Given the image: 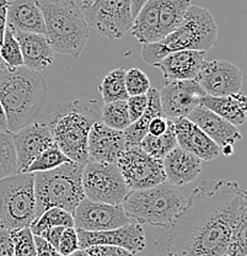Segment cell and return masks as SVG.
Instances as JSON below:
<instances>
[{
  "label": "cell",
  "mask_w": 247,
  "mask_h": 256,
  "mask_svg": "<svg viewBox=\"0 0 247 256\" xmlns=\"http://www.w3.org/2000/svg\"><path fill=\"white\" fill-rule=\"evenodd\" d=\"M243 226H247L246 191L235 181L206 180L154 242L158 256H222Z\"/></svg>",
  "instance_id": "1"
},
{
  "label": "cell",
  "mask_w": 247,
  "mask_h": 256,
  "mask_svg": "<svg viewBox=\"0 0 247 256\" xmlns=\"http://www.w3.org/2000/svg\"><path fill=\"white\" fill-rule=\"evenodd\" d=\"M74 228L85 232H103L119 228L133 220L122 204H101L84 198L73 213Z\"/></svg>",
  "instance_id": "12"
},
{
  "label": "cell",
  "mask_w": 247,
  "mask_h": 256,
  "mask_svg": "<svg viewBox=\"0 0 247 256\" xmlns=\"http://www.w3.org/2000/svg\"><path fill=\"white\" fill-rule=\"evenodd\" d=\"M163 166L166 182L179 188L197 180L202 172V160L176 146L163 159Z\"/></svg>",
  "instance_id": "21"
},
{
  "label": "cell",
  "mask_w": 247,
  "mask_h": 256,
  "mask_svg": "<svg viewBox=\"0 0 247 256\" xmlns=\"http://www.w3.org/2000/svg\"><path fill=\"white\" fill-rule=\"evenodd\" d=\"M22 56L23 66L34 72L47 69L53 63L54 52L44 34L14 32Z\"/></svg>",
  "instance_id": "23"
},
{
  "label": "cell",
  "mask_w": 247,
  "mask_h": 256,
  "mask_svg": "<svg viewBox=\"0 0 247 256\" xmlns=\"http://www.w3.org/2000/svg\"><path fill=\"white\" fill-rule=\"evenodd\" d=\"M81 2H86V0H81Z\"/></svg>",
  "instance_id": "48"
},
{
  "label": "cell",
  "mask_w": 247,
  "mask_h": 256,
  "mask_svg": "<svg viewBox=\"0 0 247 256\" xmlns=\"http://www.w3.org/2000/svg\"><path fill=\"white\" fill-rule=\"evenodd\" d=\"M127 106H128V114L131 122L137 121L143 114H144L145 108L148 106V96L144 95H137V96H129L127 98Z\"/></svg>",
  "instance_id": "36"
},
{
  "label": "cell",
  "mask_w": 247,
  "mask_h": 256,
  "mask_svg": "<svg viewBox=\"0 0 247 256\" xmlns=\"http://www.w3.org/2000/svg\"><path fill=\"white\" fill-rule=\"evenodd\" d=\"M222 256H229V255H227V254H224V255H222Z\"/></svg>",
  "instance_id": "47"
},
{
  "label": "cell",
  "mask_w": 247,
  "mask_h": 256,
  "mask_svg": "<svg viewBox=\"0 0 247 256\" xmlns=\"http://www.w3.org/2000/svg\"><path fill=\"white\" fill-rule=\"evenodd\" d=\"M101 108L96 100L66 101L49 116L47 126L54 144L71 162H87V138L92 124L101 121Z\"/></svg>",
  "instance_id": "3"
},
{
  "label": "cell",
  "mask_w": 247,
  "mask_h": 256,
  "mask_svg": "<svg viewBox=\"0 0 247 256\" xmlns=\"http://www.w3.org/2000/svg\"><path fill=\"white\" fill-rule=\"evenodd\" d=\"M0 57H1L5 66H9V68H17V66H23L18 42L14 32L9 28H6V30H5L4 37H2V41L0 44Z\"/></svg>",
  "instance_id": "32"
},
{
  "label": "cell",
  "mask_w": 247,
  "mask_h": 256,
  "mask_svg": "<svg viewBox=\"0 0 247 256\" xmlns=\"http://www.w3.org/2000/svg\"><path fill=\"white\" fill-rule=\"evenodd\" d=\"M47 98L48 84L39 72L23 66L0 70V104L10 134L36 121Z\"/></svg>",
  "instance_id": "2"
},
{
  "label": "cell",
  "mask_w": 247,
  "mask_h": 256,
  "mask_svg": "<svg viewBox=\"0 0 247 256\" xmlns=\"http://www.w3.org/2000/svg\"><path fill=\"white\" fill-rule=\"evenodd\" d=\"M53 226H74L73 214L62 208H48L31 223L30 230L33 236H39L42 232Z\"/></svg>",
  "instance_id": "28"
},
{
  "label": "cell",
  "mask_w": 247,
  "mask_h": 256,
  "mask_svg": "<svg viewBox=\"0 0 247 256\" xmlns=\"http://www.w3.org/2000/svg\"><path fill=\"white\" fill-rule=\"evenodd\" d=\"M126 148L123 130H112L101 121L92 124L87 138V162H116Z\"/></svg>",
  "instance_id": "17"
},
{
  "label": "cell",
  "mask_w": 247,
  "mask_h": 256,
  "mask_svg": "<svg viewBox=\"0 0 247 256\" xmlns=\"http://www.w3.org/2000/svg\"><path fill=\"white\" fill-rule=\"evenodd\" d=\"M204 57H206L204 50H177L165 56L159 62L154 64V66L160 69L165 82L190 80L197 76L199 69L204 62Z\"/></svg>",
  "instance_id": "20"
},
{
  "label": "cell",
  "mask_w": 247,
  "mask_h": 256,
  "mask_svg": "<svg viewBox=\"0 0 247 256\" xmlns=\"http://www.w3.org/2000/svg\"><path fill=\"white\" fill-rule=\"evenodd\" d=\"M85 198L107 204H123L131 191L124 182L116 162H87L82 168Z\"/></svg>",
  "instance_id": "9"
},
{
  "label": "cell",
  "mask_w": 247,
  "mask_h": 256,
  "mask_svg": "<svg viewBox=\"0 0 247 256\" xmlns=\"http://www.w3.org/2000/svg\"><path fill=\"white\" fill-rule=\"evenodd\" d=\"M78 232L79 249H86L94 245H111L123 248L128 252L137 254L147 246L145 233L142 224L132 222L119 228L103 232Z\"/></svg>",
  "instance_id": "15"
},
{
  "label": "cell",
  "mask_w": 247,
  "mask_h": 256,
  "mask_svg": "<svg viewBox=\"0 0 247 256\" xmlns=\"http://www.w3.org/2000/svg\"><path fill=\"white\" fill-rule=\"evenodd\" d=\"M34 178L16 172L0 178V226L11 232L30 226L34 220Z\"/></svg>",
  "instance_id": "8"
},
{
  "label": "cell",
  "mask_w": 247,
  "mask_h": 256,
  "mask_svg": "<svg viewBox=\"0 0 247 256\" xmlns=\"http://www.w3.org/2000/svg\"><path fill=\"white\" fill-rule=\"evenodd\" d=\"M0 132H7L6 118H5V114L1 108V104H0Z\"/></svg>",
  "instance_id": "44"
},
{
  "label": "cell",
  "mask_w": 247,
  "mask_h": 256,
  "mask_svg": "<svg viewBox=\"0 0 247 256\" xmlns=\"http://www.w3.org/2000/svg\"><path fill=\"white\" fill-rule=\"evenodd\" d=\"M139 146L145 153H148L149 156L163 160L172 149H175L177 146L176 136H175V130L171 120H170L169 127H167L166 132L164 134L158 136V137L147 134L140 140Z\"/></svg>",
  "instance_id": "26"
},
{
  "label": "cell",
  "mask_w": 247,
  "mask_h": 256,
  "mask_svg": "<svg viewBox=\"0 0 247 256\" xmlns=\"http://www.w3.org/2000/svg\"><path fill=\"white\" fill-rule=\"evenodd\" d=\"M65 226H53V228H48L46 230L42 232L38 236L43 238L46 242H48L52 246H54L58 250V245H59L60 236H62L63 230Z\"/></svg>",
  "instance_id": "40"
},
{
  "label": "cell",
  "mask_w": 247,
  "mask_h": 256,
  "mask_svg": "<svg viewBox=\"0 0 247 256\" xmlns=\"http://www.w3.org/2000/svg\"><path fill=\"white\" fill-rule=\"evenodd\" d=\"M129 190H143L166 181L163 160L145 153L139 146H127L116 162Z\"/></svg>",
  "instance_id": "11"
},
{
  "label": "cell",
  "mask_w": 247,
  "mask_h": 256,
  "mask_svg": "<svg viewBox=\"0 0 247 256\" xmlns=\"http://www.w3.org/2000/svg\"><path fill=\"white\" fill-rule=\"evenodd\" d=\"M170 120L166 118L165 116H158L155 118H153L149 124L148 127V134L154 136V137H158V136L164 134L166 132L167 127H169Z\"/></svg>",
  "instance_id": "38"
},
{
  "label": "cell",
  "mask_w": 247,
  "mask_h": 256,
  "mask_svg": "<svg viewBox=\"0 0 247 256\" xmlns=\"http://www.w3.org/2000/svg\"><path fill=\"white\" fill-rule=\"evenodd\" d=\"M34 236V245H36V256H62L54 246L46 242L38 236Z\"/></svg>",
  "instance_id": "39"
},
{
  "label": "cell",
  "mask_w": 247,
  "mask_h": 256,
  "mask_svg": "<svg viewBox=\"0 0 247 256\" xmlns=\"http://www.w3.org/2000/svg\"><path fill=\"white\" fill-rule=\"evenodd\" d=\"M6 24L12 32L46 34L43 15L37 0H9Z\"/></svg>",
  "instance_id": "22"
},
{
  "label": "cell",
  "mask_w": 247,
  "mask_h": 256,
  "mask_svg": "<svg viewBox=\"0 0 247 256\" xmlns=\"http://www.w3.org/2000/svg\"><path fill=\"white\" fill-rule=\"evenodd\" d=\"M187 118L197 124L219 148L225 146H234L238 140H243V136L239 132L238 127L202 105L193 108L188 114Z\"/></svg>",
  "instance_id": "19"
},
{
  "label": "cell",
  "mask_w": 247,
  "mask_h": 256,
  "mask_svg": "<svg viewBox=\"0 0 247 256\" xmlns=\"http://www.w3.org/2000/svg\"><path fill=\"white\" fill-rule=\"evenodd\" d=\"M159 95L164 116L172 120L187 117L193 108L201 105V100L206 96V92L196 79H190L166 82Z\"/></svg>",
  "instance_id": "14"
},
{
  "label": "cell",
  "mask_w": 247,
  "mask_h": 256,
  "mask_svg": "<svg viewBox=\"0 0 247 256\" xmlns=\"http://www.w3.org/2000/svg\"><path fill=\"white\" fill-rule=\"evenodd\" d=\"M101 122L116 130H124L132 124L126 100L107 102L101 108Z\"/></svg>",
  "instance_id": "29"
},
{
  "label": "cell",
  "mask_w": 247,
  "mask_h": 256,
  "mask_svg": "<svg viewBox=\"0 0 247 256\" xmlns=\"http://www.w3.org/2000/svg\"><path fill=\"white\" fill-rule=\"evenodd\" d=\"M69 162H71V160L66 158L64 154L62 153V150H60L55 144H53L49 148H47L46 150L42 152V153L28 165V168L23 172H31V174H33V172H48V170L55 169V168L60 166V165Z\"/></svg>",
  "instance_id": "30"
},
{
  "label": "cell",
  "mask_w": 247,
  "mask_h": 256,
  "mask_svg": "<svg viewBox=\"0 0 247 256\" xmlns=\"http://www.w3.org/2000/svg\"><path fill=\"white\" fill-rule=\"evenodd\" d=\"M81 10L89 28L108 40H119L132 28L131 0H86Z\"/></svg>",
  "instance_id": "10"
},
{
  "label": "cell",
  "mask_w": 247,
  "mask_h": 256,
  "mask_svg": "<svg viewBox=\"0 0 247 256\" xmlns=\"http://www.w3.org/2000/svg\"><path fill=\"white\" fill-rule=\"evenodd\" d=\"M53 52L80 57L90 36V28L75 0H37Z\"/></svg>",
  "instance_id": "4"
},
{
  "label": "cell",
  "mask_w": 247,
  "mask_h": 256,
  "mask_svg": "<svg viewBox=\"0 0 247 256\" xmlns=\"http://www.w3.org/2000/svg\"><path fill=\"white\" fill-rule=\"evenodd\" d=\"M79 249V239L78 232L74 226H65L60 236L59 245H58V252L62 256H66L75 250Z\"/></svg>",
  "instance_id": "35"
},
{
  "label": "cell",
  "mask_w": 247,
  "mask_h": 256,
  "mask_svg": "<svg viewBox=\"0 0 247 256\" xmlns=\"http://www.w3.org/2000/svg\"><path fill=\"white\" fill-rule=\"evenodd\" d=\"M0 229H1V226H0Z\"/></svg>",
  "instance_id": "49"
},
{
  "label": "cell",
  "mask_w": 247,
  "mask_h": 256,
  "mask_svg": "<svg viewBox=\"0 0 247 256\" xmlns=\"http://www.w3.org/2000/svg\"><path fill=\"white\" fill-rule=\"evenodd\" d=\"M177 146L183 150L190 152L203 162H211L218 158L220 148L215 144L197 124H193L187 117L172 118Z\"/></svg>",
  "instance_id": "18"
},
{
  "label": "cell",
  "mask_w": 247,
  "mask_h": 256,
  "mask_svg": "<svg viewBox=\"0 0 247 256\" xmlns=\"http://www.w3.org/2000/svg\"><path fill=\"white\" fill-rule=\"evenodd\" d=\"M201 105L236 127L241 126L246 121L247 98L241 92L228 96L206 95L202 98Z\"/></svg>",
  "instance_id": "24"
},
{
  "label": "cell",
  "mask_w": 247,
  "mask_h": 256,
  "mask_svg": "<svg viewBox=\"0 0 247 256\" xmlns=\"http://www.w3.org/2000/svg\"><path fill=\"white\" fill-rule=\"evenodd\" d=\"M90 256H134V254L123 248L111 246V245H94L86 248Z\"/></svg>",
  "instance_id": "37"
},
{
  "label": "cell",
  "mask_w": 247,
  "mask_h": 256,
  "mask_svg": "<svg viewBox=\"0 0 247 256\" xmlns=\"http://www.w3.org/2000/svg\"><path fill=\"white\" fill-rule=\"evenodd\" d=\"M7 8H9V0H0V44L7 28Z\"/></svg>",
  "instance_id": "42"
},
{
  "label": "cell",
  "mask_w": 247,
  "mask_h": 256,
  "mask_svg": "<svg viewBox=\"0 0 247 256\" xmlns=\"http://www.w3.org/2000/svg\"><path fill=\"white\" fill-rule=\"evenodd\" d=\"M126 69L123 66L113 69L105 76L101 82L99 90L102 95L103 102H113V101L127 100L129 98L126 90Z\"/></svg>",
  "instance_id": "27"
},
{
  "label": "cell",
  "mask_w": 247,
  "mask_h": 256,
  "mask_svg": "<svg viewBox=\"0 0 247 256\" xmlns=\"http://www.w3.org/2000/svg\"><path fill=\"white\" fill-rule=\"evenodd\" d=\"M126 90L129 96L144 95L150 89V80L144 72L138 68H131L126 70Z\"/></svg>",
  "instance_id": "34"
},
{
  "label": "cell",
  "mask_w": 247,
  "mask_h": 256,
  "mask_svg": "<svg viewBox=\"0 0 247 256\" xmlns=\"http://www.w3.org/2000/svg\"><path fill=\"white\" fill-rule=\"evenodd\" d=\"M187 198L176 186L159 184L143 190H132L122 207L135 223L166 229L185 207Z\"/></svg>",
  "instance_id": "7"
},
{
  "label": "cell",
  "mask_w": 247,
  "mask_h": 256,
  "mask_svg": "<svg viewBox=\"0 0 247 256\" xmlns=\"http://www.w3.org/2000/svg\"><path fill=\"white\" fill-rule=\"evenodd\" d=\"M195 79L206 95L228 96L241 92L244 76L235 64L214 60H204Z\"/></svg>",
  "instance_id": "13"
},
{
  "label": "cell",
  "mask_w": 247,
  "mask_h": 256,
  "mask_svg": "<svg viewBox=\"0 0 247 256\" xmlns=\"http://www.w3.org/2000/svg\"><path fill=\"white\" fill-rule=\"evenodd\" d=\"M147 2L148 0H131V12H132L133 18L138 15V12H140L143 5H144Z\"/></svg>",
  "instance_id": "43"
},
{
  "label": "cell",
  "mask_w": 247,
  "mask_h": 256,
  "mask_svg": "<svg viewBox=\"0 0 247 256\" xmlns=\"http://www.w3.org/2000/svg\"><path fill=\"white\" fill-rule=\"evenodd\" d=\"M66 256H90V255H89V252H87L86 249H78V250H75L74 252H71V254H69Z\"/></svg>",
  "instance_id": "46"
},
{
  "label": "cell",
  "mask_w": 247,
  "mask_h": 256,
  "mask_svg": "<svg viewBox=\"0 0 247 256\" xmlns=\"http://www.w3.org/2000/svg\"><path fill=\"white\" fill-rule=\"evenodd\" d=\"M82 168L84 165L69 162L48 172H33L34 220L52 207L62 208L73 214L76 206L85 198Z\"/></svg>",
  "instance_id": "6"
},
{
  "label": "cell",
  "mask_w": 247,
  "mask_h": 256,
  "mask_svg": "<svg viewBox=\"0 0 247 256\" xmlns=\"http://www.w3.org/2000/svg\"><path fill=\"white\" fill-rule=\"evenodd\" d=\"M18 172L11 134L0 132V178Z\"/></svg>",
  "instance_id": "31"
},
{
  "label": "cell",
  "mask_w": 247,
  "mask_h": 256,
  "mask_svg": "<svg viewBox=\"0 0 247 256\" xmlns=\"http://www.w3.org/2000/svg\"><path fill=\"white\" fill-rule=\"evenodd\" d=\"M10 236L14 246V256H36L34 236L30 226L11 230Z\"/></svg>",
  "instance_id": "33"
},
{
  "label": "cell",
  "mask_w": 247,
  "mask_h": 256,
  "mask_svg": "<svg viewBox=\"0 0 247 256\" xmlns=\"http://www.w3.org/2000/svg\"><path fill=\"white\" fill-rule=\"evenodd\" d=\"M18 172H23L39 154L54 144L47 124L34 121L11 134Z\"/></svg>",
  "instance_id": "16"
},
{
  "label": "cell",
  "mask_w": 247,
  "mask_h": 256,
  "mask_svg": "<svg viewBox=\"0 0 247 256\" xmlns=\"http://www.w3.org/2000/svg\"><path fill=\"white\" fill-rule=\"evenodd\" d=\"M218 26L213 15L207 9L191 5L185 20L179 28L161 41L143 44L142 58L145 63L154 66L165 56L185 50H207L217 44Z\"/></svg>",
  "instance_id": "5"
},
{
  "label": "cell",
  "mask_w": 247,
  "mask_h": 256,
  "mask_svg": "<svg viewBox=\"0 0 247 256\" xmlns=\"http://www.w3.org/2000/svg\"><path fill=\"white\" fill-rule=\"evenodd\" d=\"M220 153L224 154L225 156H230L234 154V146H225L220 148Z\"/></svg>",
  "instance_id": "45"
},
{
  "label": "cell",
  "mask_w": 247,
  "mask_h": 256,
  "mask_svg": "<svg viewBox=\"0 0 247 256\" xmlns=\"http://www.w3.org/2000/svg\"><path fill=\"white\" fill-rule=\"evenodd\" d=\"M0 256H14V246L10 232L4 228L0 229Z\"/></svg>",
  "instance_id": "41"
},
{
  "label": "cell",
  "mask_w": 247,
  "mask_h": 256,
  "mask_svg": "<svg viewBox=\"0 0 247 256\" xmlns=\"http://www.w3.org/2000/svg\"><path fill=\"white\" fill-rule=\"evenodd\" d=\"M147 96L148 106L147 108H145L144 114H143L137 121L132 122V124L123 130L127 146H139L140 140L148 134V127L151 120L155 118V117L158 116H164V112L160 104L159 90L155 89V88H150L149 92H147Z\"/></svg>",
  "instance_id": "25"
}]
</instances>
